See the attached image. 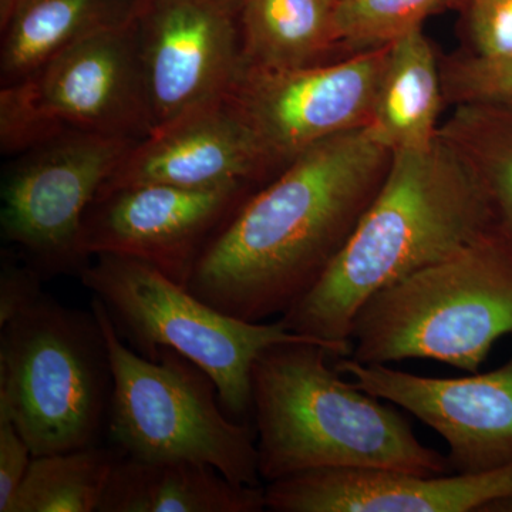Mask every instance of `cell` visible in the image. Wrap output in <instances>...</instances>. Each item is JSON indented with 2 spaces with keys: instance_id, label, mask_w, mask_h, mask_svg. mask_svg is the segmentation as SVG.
I'll use <instances>...</instances> for the list:
<instances>
[{
  "instance_id": "cell-1",
  "label": "cell",
  "mask_w": 512,
  "mask_h": 512,
  "mask_svg": "<svg viewBox=\"0 0 512 512\" xmlns=\"http://www.w3.org/2000/svg\"><path fill=\"white\" fill-rule=\"evenodd\" d=\"M390 158L366 127L309 148L242 202L202 252L188 291L248 322L284 315L346 244Z\"/></svg>"
},
{
  "instance_id": "cell-2",
  "label": "cell",
  "mask_w": 512,
  "mask_h": 512,
  "mask_svg": "<svg viewBox=\"0 0 512 512\" xmlns=\"http://www.w3.org/2000/svg\"><path fill=\"white\" fill-rule=\"evenodd\" d=\"M491 231L480 184L439 136L430 146L396 151L346 244L281 320L336 359L349 357L353 320L370 296Z\"/></svg>"
},
{
  "instance_id": "cell-3",
  "label": "cell",
  "mask_w": 512,
  "mask_h": 512,
  "mask_svg": "<svg viewBox=\"0 0 512 512\" xmlns=\"http://www.w3.org/2000/svg\"><path fill=\"white\" fill-rule=\"evenodd\" d=\"M315 342L264 350L252 367L259 474L266 483L325 468L437 476L446 456L424 446L397 406L342 379Z\"/></svg>"
},
{
  "instance_id": "cell-4",
  "label": "cell",
  "mask_w": 512,
  "mask_h": 512,
  "mask_svg": "<svg viewBox=\"0 0 512 512\" xmlns=\"http://www.w3.org/2000/svg\"><path fill=\"white\" fill-rule=\"evenodd\" d=\"M512 333V251L493 231L370 296L353 320L362 365L436 360L476 373Z\"/></svg>"
},
{
  "instance_id": "cell-5",
  "label": "cell",
  "mask_w": 512,
  "mask_h": 512,
  "mask_svg": "<svg viewBox=\"0 0 512 512\" xmlns=\"http://www.w3.org/2000/svg\"><path fill=\"white\" fill-rule=\"evenodd\" d=\"M0 329V413L13 420L33 457L100 444L113 370L94 312L45 293Z\"/></svg>"
},
{
  "instance_id": "cell-6",
  "label": "cell",
  "mask_w": 512,
  "mask_h": 512,
  "mask_svg": "<svg viewBox=\"0 0 512 512\" xmlns=\"http://www.w3.org/2000/svg\"><path fill=\"white\" fill-rule=\"evenodd\" d=\"M92 311L113 370L111 446L141 461L207 464L234 484L258 487L255 429L225 413L212 377L173 349H161L157 359L141 356L124 342L96 296Z\"/></svg>"
},
{
  "instance_id": "cell-7",
  "label": "cell",
  "mask_w": 512,
  "mask_h": 512,
  "mask_svg": "<svg viewBox=\"0 0 512 512\" xmlns=\"http://www.w3.org/2000/svg\"><path fill=\"white\" fill-rule=\"evenodd\" d=\"M79 276L106 306L130 348L148 359H157L163 348L187 357L217 384L225 413L242 423L252 416V367L264 350L278 343L315 342L330 352L319 340L291 332L281 319L248 322L218 311L131 256L96 255Z\"/></svg>"
},
{
  "instance_id": "cell-8",
  "label": "cell",
  "mask_w": 512,
  "mask_h": 512,
  "mask_svg": "<svg viewBox=\"0 0 512 512\" xmlns=\"http://www.w3.org/2000/svg\"><path fill=\"white\" fill-rule=\"evenodd\" d=\"M131 138L64 131L26 153L2 181L3 238L18 245L43 279L82 274L84 218Z\"/></svg>"
},
{
  "instance_id": "cell-9",
  "label": "cell",
  "mask_w": 512,
  "mask_h": 512,
  "mask_svg": "<svg viewBox=\"0 0 512 512\" xmlns=\"http://www.w3.org/2000/svg\"><path fill=\"white\" fill-rule=\"evenodd\" d=\"M242 0H146L137 16L150 136L227 101L244 72Z\"/></svg>"
},
{
  "instance_id": "cell-10",
  "label": "cell",
  "mask_w": 512,
  "mask_h": 512,
  "mask_svg": "<svg viewBox=\"0 0 512 512\" xmlns=\"http://www.w3.org/2000/svg\"><path fill=\"white\" fill-rule=\"evenodd\" d=\"M136 20L86 37L28 79L2 86L39 143L64 131L150 136Z\"/></svg>"
},
{
  "instance_id": "cell-11",
  "label": "cell",
  "mask_w": 512,
  "mask_h": 512,
  "mask_svg": "<svg viewBox=\"0 0 512 512\" xmlns=\"http://www.w3.org/2000/svg\"><path fill=\"white\" fill-rule=\"evenodd\" d=\"M390 45L335 63L291 70L244 69L227 99L248 124L269 165L367 127Z\"/></svg>"
},
{
  "instance_id": "cell-12",
  "label": "cell",
  "mask_w": 512,
  "mask_h": 512,
  "mask_svg": "<svg viewBox=\"0 0 512 512\" xmlns=\"http://www.w3.org/2000/svg\"><path fill=\"white\" fill-rule=\"evenodd\" d=\"M252 192L134 185L101 195L84 218L82 252L131 256L187 288L211 239Z\"/></svg>"
},
{
  "instance_id": "cell-13",
  "label": "cell",
  "mask_w": 512,
  "mask_h": 512,
  "mask_svg": "<svg viewBox=\"0 0 512 512\" xmlns=\"http://www.w3.org/2000/svg\"><path fill=\"white\" fill-rule=\"evenodd\" d=\"M359 389L402 407L447 444L448 471L477 474L512 461V356L491 372L427 377L339 357Z\"/></svg>"
},
{
  "instance_id": "cell-14",
  "label": "cell",
  "mask_w": 512,
  "mask_h": 512,
  "mask_svg": "<svg viewBox=\"0 0 512 512\" xmlns=\"http://www.w3.org/2000/svg\"><path fill=\"white\" fill-rule=\"evenodd\" d=\"M512 498V461L477 474L325 468L265 487L275 512H487Z\"/></svg>"
},
{
  "instance_id": "cell-15",
  "label": "cell",
  "mask_w": 512,
  "mask_h": 512,
  "mask_svg": "<svg viewBox=\"0 0 512 512\" xmlns=\"http://www.w3.org/2000/svg\"><path fill=\"white\" fill-rule=\"evenodd\" d=\"M269 168L251 128L224 101L137 141L97 197L144 184L251 188Z\"/></svg>"
},
{
  "instance_id": "cell-16",
  "label": "cell",
  "mask_w": 512,
  "mask_h": 512,
  "mask_svg": "<svg viewBox=\"0 0 512 512\" xmlns=\"http://www.w3.org/2000/svg\"><path fill=\"white\" fill-rule=\"evenodd\" d=\"M265 487L238 485L207 464L121 456L99 512H261Z\"/></svg>"
},
{
  "instance_id": "cell-17",
  "label": "cell",
  "mask_w": 512,
  "mask_h": 512,
  "mask_svg": "<svg viewBox=\"0 0 512 512\" xmlns=\"http://www.w3.org/2000/svg\"><path fill=\"white\" fill-rule=\"evenodd\" d=\"M146 0H19L2 25V86L22 82L66 47L133 22Z\"/></svg>"
},
{
  "instance_id": "cell-18",
  "label": "cell",
  "mask_w": 512,
  "mask_h": 512,
  "mask_svg": "<svg viewBox=\"0 0 512 512\" xmlns=\"http://www.w3.org/2000/svg\"><path fill=\"white\" fill-rule=\"evenodd\" d=\"M444 94L440 63L421 28L390 43L367 130L390 153L430 146Z\"/></svg>"
},
{
  "instance_id": "cell-19",
  "label": "cell",
  "mask_w": 512,
  "mask_h": 512,
  "mask_svg": "<svg viewBox=\"0 0 512 512\" xmlns=\"http://www.w3.org/2000/svg\"><path fill=\"white\" fill-rule=\"evenodd\" d=\"M338 0H242L244 69L291 70L319 63L333 37Z\"/></svg>"
},
{
  "instance_id": "cell-20",
  "label": "cell",
  "mask_w": 512,
  "mask_h": 512,
  "mask_svg": "<svg viewBox=\"0 0 512 512\" xmlns=\"http://www.w3.org/2000/svg\"><path fill=\"white\" fill-rule=\"evenodd\" d=\"M437 136L476 177L491 229L512 251V103L457 104Z\"/></svg>"
},
{
  "instance_id": "cell-21",
  "label": "cell",
  "mask_w": 512,
  "mask_h": 512,
  "mask_svg": "<svg viewBox=\"0 0 512 512\" xmlns=\"http://www.w3.org/2000/svg\"><path fill=\"white\" fill-rule=\"evenodd\" d=\"M121 456L101 443L35 456L8 512H99Z\"/></svg>"
},
{
  "instance_id": "cell-22",
  "label": "cell",
  "mask_w": 512,
  "mask_h": 512,
  "mask_svg": "<svg viewBox=\"0 0 512 512\" xmlns=\"http://www.w3.org/2000/svg\"><path fill=\"white\" fill-rule=\"evenodd\" d=\"M454 0H338L333 13L336 45L357 52L390 45L421 28L423 20Z\"/></svg>"
},
{
  "instance_id": "cell-23",
  "label": "cell",
  "mask_w": 512,
  "mask_h": 512,
  "mask_svg": "<svg viewBox=\"0 0 512 512\" xmlns=\"http://www.w3.org/2000/svg\"><path fill=\"white\" fill-rule=\"evenodd\" d=\"M444 101L463 103H512V56L457 55L440 63Z\"/></svg>"
},
{
  "instance_id": "cell-24",
  "label": "cell",
  "mask_w": 512,
  "mask_h": 512,
  "mask_svg": "<svg viewBox=\"0 0 512 512\" xmlns=\"http://www.w3.org/2000/svg\"><path fill=\"white\" fill-rule=\"evenodd\" d=\"M466 9L473 55L512 56V0H454Z\"/></svg>"
},
{
  "instance_id": "cell-25",
  "label": "cell",
  "mask_w": 512,
  "mask_h": 512,
  "mask_svg": "<svg viewBox=\"0 0 512 512\" xmlns=\"http://www.w3.org/2000/svg\"><path fill=\"white\" fill-rule=\"evenodd\" d=\"M42 275L26 262L18 264L9 252H2L0 269V326L6 325L30 306L35 305L45 293Z\"/></svg>"
},
{
  "instance_id": "cell-26",
  "label": "cell",
  "mask_w": 512,
  "mask_h": 512,
  "mask_svg": "<svg viewBox=\"0 0 512 512\" xmlns=\"http://www.w3.org/2000/svg\"><path fill=\"white\" fill-rule=\"evenodd\" d=\"M33 453L8 414L0 413V512H8Z\"/></svg>"
},
{
  "instance_id": "cell-27",
  "label": "cell",
  "mask_w": 512,
  "mask_h": 512,
  "mask_svg": "<svg viewBox=\"0 0 512 512\" xmlns=\"http://www.w3.org/2000/svg\"><path fill=\"white\" fill-rule=\"evenodd\" d=\"M18 3L19 0H0V23L9 18L10 13Z\"/></svg>"
},
{
  "instance_id": "cell-28",
  "label": "cell",
  "mask_w": 512,
  "mask_h": 512,
  "mask_svg": "<svg viewBox=\"0 0 512 512\" xmlns=\"http://www.w3.org/2000/svg\"><path fill=\"white\" fill-rule=\"evenodd\" d=\"M487 512H512V498L494 504L493 507L488 508Z\"/></svg>"
}]
</instances>
